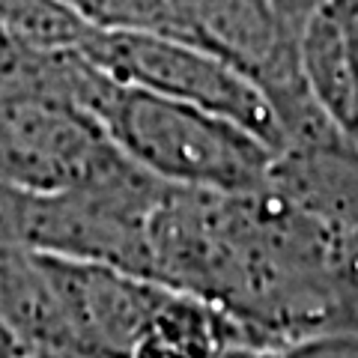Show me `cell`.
Segmentation results:
<instances>
[{
  "label": "cell",
  "mask_w": 358,
  "mask_h": 358,
  "mask_svg": "<svg viewBox=\"0 0 358 358\" xmlns=\"http://www.w3.org/2000/svg\"><path fill=\"white\" fill-rule=\"evenodd\" d=\"M27 78L96 122L120 155L171 188L251 194L278 155L236 122L110 81L75 51H33Z\"/></svg>",
  "instance_id": "cell-1"
},
{
  "label": "cell",
  "mask_w": 358,
  "mask_h": 358,
  "mask_svg": "<svg viewBox=\"0 0 358 358\" xmlns=\"http://www.w3.org/2000/svg\"><path fill=\"white\" fill-rule=\"evenodd\" d=\"M93 30L185 42L230 63L272 99L301 81L299 42L275 0H57Z\"/></svg>",
  "instance_id": "cell-2"
},
{
  "label": "cell",
  "mask_w": 358,
  "mask_h": 358,
  "mask_svg": "<svg viewBox=\"0 0 358 358\" xmlns=\"http://www.w3.org/2000/svg\"><path fill=\"white\" fill-rule=\"evenodd\" d=\"M72 51L110 81L209 110L251 131L275 155L281 152V126L266 93L248 75L206 51L173 39L93 30L87 24Z\"/></svg>",
  "instance_id": "cell-3"
},
{
  "label": "cell",
  "mask_w": 358,
  "mask_h": 358,
  "mask_svg": "<svg viewBox=\"0 0 358 358\" xmlns=\"http://www.w3.org/2000/svg\"><path fill=\"white\" fill-rule=\"evenodd\" d=\"M120 150L60 96L6 78L0 87V192L48 197L108 171Z\"/></svg>",
  "instance_id": "cell-4"
},
{
  "label": "cell",
  "mask_w": 358,
  "mask_h": 358,
  "mask_svg": "<svg viewBox=\"0 0 358 358\" xmlns=\"http://www.w3.org/2000/svg\"><path fill=\"white\" fill-rule=\"evenodd\" d=\"M313 102L358 147V0H326L299 33Z\"/></svg>",
  "instance_id": "cell-5"
},
{
  "label": "cell",
  "mask_w": 358,
  "mask_h": 358,
  "mask_svg": "<svg viewBox=\"0 0 358 358\" xmlns=\"http://www.w3.org/2000/svg\"><path fill=\"white\" fill-rule=\"evenodd\" d=\"M239 346H248L245 334L224 310L167 289L134 350V358H221Z\"/></svg>",
  "instance_id": "cell-6"
},
{
  "label": "cell",
  "mask_w": 358,
  "mask_h": 358,
  "mask_svg": "<svg viewBox=\"0 0 358 358\" xmlns=\"http://www.w3.org/2000/svg\"><path fill=\"white\" fill-rule=\"evenodd\" d=\"M322 3H326V0H275V9H278V18H281V24L289 30V36L299 42L301 27L308 24V18L317 13Z\"/></svg>",
  "instance_id": "cell-7"
},
{
  "label": "cell",
  "mask_w": 358,
  "mask_h": 358,
  "mask_svg": "<svg viewBox=\"0 0 358 358\" xmlns=\"http://www.w3.org/2000/svg\"><path fill=\"white\" fill-rule=\"evenodd\" d=\"M21 352H27V350L15 341V334L0 322V358H18Z\"/></svg>",
  "instance_id": "cell-8"
},
{
  "label": "cell",
  "mask_w": 358,
  "mask_h": 358,
  "mask_svg": "<svg viewBox=\"0 0 358 358\" xmlns=\"http://www.w3.org/2000/svg\"><path fill=\"white\" fill-rule=\"evenodd\" d=\"M350 305H352V331H358V260L350 272Z\"/></svg>",
  "instance_id": "cell-9"
},
{
  "label": "cell",
  "mask_w": 358,
  "mask_h": 358,
  "mask_svg": "<svg viewBox=\"0 0 358 358\" xmlns=\"http://www.w3.org/2000/svg\"><path fill=\"white\" fill-rule=\"evenodd\" d=\"M221 358H281V352H263V350H248V346H239V350L224 352Z\"/></svg>",
  "instance_id": "cell-10"
},
{
  "label": "cell",
  "mask_w": 358,
  "mask_h": 358,
  "mask_svg": "<svg viewBox=\"0 0 358 358\" xmlns=\"http://www.w3.org/2000/svg\"><path fill=\"white\" fill-rule=\"evenodd\" d=\"M18 358H72V355H60V352H39V350H27Z\"/></svg>",
  "instance_id": "cell-11"
}]
</instances>
